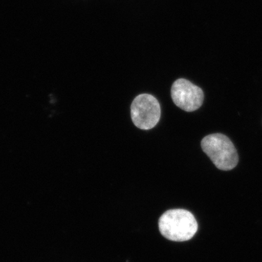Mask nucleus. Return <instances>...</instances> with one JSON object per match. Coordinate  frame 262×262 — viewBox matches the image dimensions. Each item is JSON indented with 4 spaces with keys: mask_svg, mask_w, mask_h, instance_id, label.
<instances>
[{
    "mask_svg": "<svg viewBox=\"0 0 262 262\" xmlns=\"http://www.w3.org/2000/svg\"><path fill=\"white\" fill-rule=\"evenodd\" d=\"M198 229L196 219L187 210H169L159 220V229L162 235L175 242H184L192 239Z\"/></svg>",
    "mask_w": 262,
    "mask_h": 262,
    "instance_id": "nucleus-1",
    "label": "nucleus"
},
{
    "mask_svg": "<svg viewBox=\"0 0 262 262\" xmlns=\"http://www.w3.org/2000/svg\"><path fill=\"white\" fill-rule=\"evenodd\" d=\"M170 93L175 105L189 113L198 110L204 101L203 90L185 79L176 80Z\"/></svg>",
    "mask_w": 262,
    "mask_h": 262,
    "instance_id": "nucleus-4",
    "label": "nucleus"
},
{
    "mask_svg": "<svg viewBox=\"0 0 262 262\" xmlns=\"http://www.w3.org/2000/svg\"><path fill=\"white\" fill-rule=\"evenodd\" d=\"M201 147L220 170H232L238 163L237 150L230 139L224 134L206 136L201 141Z\"/></svg>",
    "mask_w": 262,
    "mask_h": 262,
    "instance_id": "nucleus-2",
    "label": "nucleus"
},
{
    "mask_svg": "<svg viewBox=\"0 0 262 262\" xmlns=\"http://www.w3.org/2000/svg\"><path fill=\"white\" fill-rule=\"evenodd\" d=\"M130 115L136 127L141 130H149L159 122L161 116L160 103L151 95H139L131 104Z\"/></svg>",
    "mask_w": 262,
    "mask_h": 262,
    "instance_id": "nucleus-3",
    "label": "nucleus"
}]
</instances>
